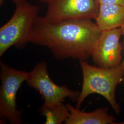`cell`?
Segmentation results:
<instances>
[{
	"label": "cell",
	"instance_id": "6da1fadb",
	"mask_svg": "<svg viewBox=\"0 0 124 124\" xmlns=\"http://www.w3.org/2000/svg\"><path fill=\"white\" fill-rule=\"evenodd\" d=\"M102 31L92 19L47 21L38 16L34 23L30 42L46 47L59 60L68 58L86 60Z\"/></svg>",
	"mask_w": 124,
	"mask_h": 124
},
{
	"label": "cell",
	"instance_id": "7a4b0ae2",
	"mask_svg": "<svg viewBox=\"0 0 124 124\" xmlns=\"http://www.w3.org/2000/svg\"><path fill=\"white\" fill-rule=\"evenodd\" d=\"M80 64L83 83L76 108L80 109L82 103L89 95L96 93L105 98L115 114L120 115V107L115 98V90L117 86L123 81L122 63L112 68L93 66L85 60L80 61Z\"/></svg>",
	"mask_w": 124,
	"mask_h": 124
},
{
	"label": "cell",
	"instance_id": "3957f363",
	"mask_svg": "<svg viewBox=\"0 0 124 124\" xmlns=\"http://www.w3.org/2000/svg\"><path fill=\"white\" fill-rule=\"evenodd\" d=\"M39 8L26 1L16 6L13 16L0 28V57L11 47H23L30 42Z\"/></svg>",
	"mask_w": 124,
	"mask_h": 124
},
{
	"label": "cell",
	"instance_id": "277c9868",
	"mask_svg": "<svg viewBox=\"0 0 124 124\" xmlns=\"http://www.w3.org/2000/svg\"><path fill=\"white\" fill-rule=\"evenodd\" d=\"M0 117L10 124L23 122L22 111L17 106V94L23 83L26 81L29 72L19 70L0 62Z\"/></svg>",
	"mask_w": 124,
	"mask_h": 124
},
{
	"label": "cell",
	"instance_id": "5b68a950",
	"mask_svg": "<svg viewBox=\"0 0 124 124\" xmlns=\"http://www.w3.org/2000/svg\"><path fill=\"white\" fill-rule=\"evenodd\" d=\"M26 82L31 87L38 91L44 100L43 105L51 107L62 102L66 98L77 101L80 93L59 86L51 79L48 73L47 63L41 61L37 63L33 70L29 72Z\"/></svg>",
	"mask_w": 124,
	"mask_h": 124
},
{
	"label": "cell",
	"instance_id": "8992f818",
	"mask_svg": "<svg viewBox=\"0 0 124 124\" xmlns=\"http://www.w3.org/2000/svg\"><path fill=\"white\" fill-rule=\"evenodd\" d=\"M45 18L58 22L70 19L95 20L99 3L98 0H50Z\"/></svg>",
	"mask_w": 124,
	"mask_h": 124
},
{
	"label": "cell",
	"instance_id": "52a82bcc",
	"mask_svg": "<svg viewBox=\"0 0 124 124\" xmlns=\"http://www.w3.org/2000/svg\"><path fill=\"white\" fill-rule=\"evenodd\" d=\"M122 36L121 28L102 31L91 54L93 62L98 67L112 68L121 64L124 48L120 42Z\"/></svg>",
	"mask_w": 124,
	"mask_h": 124
},
{
	"label": "cell",
	"instance_id": "ba28073f",
	"mask_svg": "<svg viewBox=\"0 0 124 124\" xmlns=\"http://www.w3.org/2000/svg\"><path fill=\"white\" fill-rule=\"evenodd\" d=\"M66 104L70 114L65 124H115L116 118L108 114V107L97 108L91 112H85L70 103Z\"/></svg>",
	"mask_w": 124,
	"mask_h": 124
},
{
	"label": "cell",
	"instance_id": "9c48e42d",
	"mask_svg": "<svg viewBox=\"0 0 124 124\" xmlns=\"http://www.w3.org/2000/svg\"><path fill=\"white\" fill-rule=\"evenodd\" d=\"M96 23L102 30H108L124 26V6L100 4Z\"/></svg>",
	"mask_w": 124,
	"mask_h": 124
},
{
	"label": "cell",
	"instance_id": "30bf717a",
	"mask_svg": "<svg viewBox=\"0 0 124 124\" xmlns=\"http://www.w3.org/2000/svg\"><path fill=\"white\" fill-rule=\"evenodd\" d=\"M40 114L46 118L45 124H61L65 122L70 115L67 104L62 102L51 107L42 105L39 108Z\"/></svg>",
	"mask_w": 124,
	"mask_h": 124
},
{
	"label": "cell",
	"instance_id": "8fae6325",
	"mask_svg": "<svg viewBox=\"0 0 124 124\" xmlns=\"http://www.w3.org/2000/svg\"><path fill=\"white\" fill-rule=\"evenodd\" d=\"M100 4L115 5L124 6V0H98Z\"/></svg>",
	"mask_w": 124,
	"mask_h": 124
},
{
	"label": "cell",
	"instance_id": "7c38bea8",
	"mask_svg": "<svg viewBox=\"0 0 124 124\" xmlns=\"http://www.w3.org/2000/svg\"><path fill=\"white\" fill-rule=\"evenodd\" d=\"M4 0H0V2L3 1ZM10 0L12 2H13V3L16 5V6L27 1V0Z\"/></svg>",
	"mask_w": 124,
	"mask_h": 124
},
{
	"label": "cell",
	"instance_id": "4fadbf2b",
	"mask_svg": "<svg viewBox=\"0 0 124 124\" xmlns=\"http://www.w3.org/2000/svg\"><path fill=\"white\" fill-rule=\"evenodd\" d=\"M122 28V36H123V46H124V60L123 61V62H122V65H123V81H122V82H123V84L124 85V26L123 27L121 28Z\"/></svg>",
	"mask_w": 124,
	"mask_h": 124
},
{
	"label": "cell",
	"instance_id": "5bb4252c",
	"mask_svg": "<svg viewBox=\"0 0 124 124\" xmlns=\"http://www.w3.org/2000/svg\"><path fill=\"white\" fill-rule=\"evenodd\" d=\"M39 0L40 1H41V2H45V3H47L50 0Z\"/></svg>",
	"mask_w": 124,
	"mask_h": 124
}]
</instances>
